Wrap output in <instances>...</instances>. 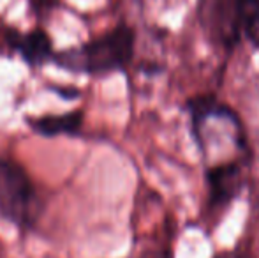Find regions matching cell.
<instances>
[{"mask_svg": "<svg viewBox=\"0 0 259 258\" xmlns=\"http://www.w3.org/2000/svg\"><path fill=\"white\" fill-rule=\"evenodd\" d=\"M184 114L203 168L233 159H252L250 138L242 117L215 94L187 97Z\"/></svg>", "mask_w": 259, "mask_h": 258, "instance_id": "1", "label": "cell"}, {"mask_svg": "<svg viewBox=\"0 0 259 258\" xmlns=\"http://www.w3.org/2000/svg\"><path fill=\"white\" fill-rule=\"evenodd\" d=\"M136 50V32L131 25L118 23L94 41L69 50L57 57V62L71 71H85L90 75L123 71L133 62Z\"/></svg>", "mask_w": 259, "mask_h": 258, "instance_id": "2", "label": "cell"}, {"mask_svg": "<svg viewBox=\"0 0 259 258\" xmlns=\"http://www.w3.org/2000/svg\"><path fill=\"white\" fill-rule=\"evenodd\" d=\"M39 212L30 177L13 159L0 158V216L20 228L34 225Z\"/></svg>", "mask_w": 259, "mask_h": 258, "instance_id": "3", "label": "cell"}, {"mask_svg": "<svg viewBox=\"0 0 259 258\" xmlns=\"http://www.w3.org/2000/svg\"><path fill=\"white\" fill-rule=\"evenodd\" d=\"M196 20L206 43L231 55L242 45L240 0H196Z\"/></svg>", "mask_w": 259, "mask_h": 258, "instance_id": "4", "label": "cell"}, {"mask_svg": "<svg viewBox=\"0 0 259 258\" xmlns=\"http://www.w3.org/2000/svg\"><path fill=\"white\" fill-rule=\"evenodd\" d=\"M250 161L252 159H233L203 168L206 188L205 210L208 216H219L240 198L247 186Z\"/></svg>", "mask_w": 259, "mask_h": 258, "instance_id": "5", "label": "cell"}, {"mask_svg": "<svg viewBox=\"0 0 259 258\" xmlns=\"http://www.w3.org/2000/svg\"><path fill=\"white\" fill-rule=\"evenodd\" d=\"M13 45L30 65H39L52 57V41L42 30H34L25 35H14Z\"/></svg>", "mask_w": 259, "mask_h": 258, "instance_id": "6", "label": "cell"}, {"mask_svg": "<svg viewBox=\"0 0 259 258\" xmlns=\"http://www.w3.org/2000/svg\"><path fill=\"white\" fill-rule=\"evenodd\" d=\"M32 129L45 136H57V134H71L76 133L83 124L81 112H71L65 115H45L41 119H32L28 121Z\"/></svg>", "mask_w": 259, "mask_h": 258, "instance_id": "7", "label": "cell"}, {"mask_svg": "<svg viewBox=\"0 0 259 258\" xmlns=\"http://www.w3.org/2000/svg\"><path fill=\"white\" fill-rule=\"evenodd\" d=\"M240 32L242 41L259 52V0H240Z\"/></svg>", "mask_w": 259, "mask_h": 258, "instance_id": "8", "label": "cell"}, {"mask_svg": "<svg viewBox=\"0 0 259 258\" xmlns=\"http://www.w3.org/2000/svg\"><path fill=\"white\" fill-rule=\"evenodd\" d=\"M213 258H245V255H242L240 251H222V253H219V255H215Z\"/></svg>", "mask_w": 259, "mask_h": 258, "instance_id": "9", "label": "cell"}]
</instances>
